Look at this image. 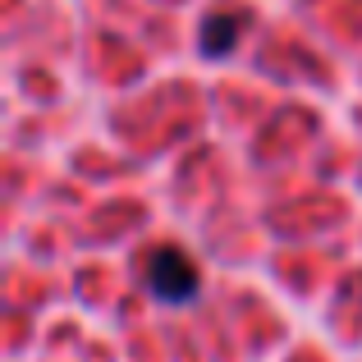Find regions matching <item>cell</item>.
<instances>
[{"instance_id": "cell-1", "label": "cell", "mask_w": 362, "mask_h": 362, "mask_svg": "<svg viewBox=\"0 0 362 362\" xmlns=\"http://www.w3.org/2000/svg\"><path fill=\"white\" fill-rule=\"evenodd\" d=\"M142 280H147L151 298H160V303H188V298H197V289H202L197 262L184 252V247H170V243H160V247L147 252Z\"/></svg>"}, {"instance_id": "cell-2", "label": "cell", "mask_w": 362, "mask_h": 362, "mask_svg": "<svg viewBox=\"0 0 362 362\" xmlns=\"http://www.w3.org/2000/svg\"><path fill=\"white\" fill-rule=\"evenodd\" d=\"M243 28H247V14H239V9L206 14V23H202V55H230L234 46H239Z\"/></svg>"}]
</instances>
